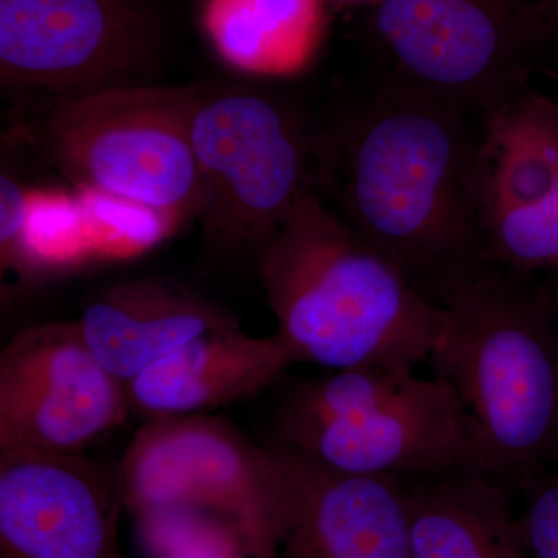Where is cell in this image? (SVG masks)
Masks as SVG:
<instances>
[{
  "instance_id": "1",
  "label": "cell",
  "mask_w": 558,
  "mask_h": 558,
  "mask_svg": "<svg viewBox=\"0 0 558 558\" xmlns=\"http://www.w3.org/2000/svg\"><path fill=\"white\" fill-rule=\"evenodd\" d=\"M472 110L381 73L317 123L315 189L429 301L486 259ZM478 116V113H476Z\"/></svg>"
},
{
  "instance_id": "2",
  "label": "cell",
  "mask_w": 558,
  "mask_h": 558,
  "mask_svg": "<svg viewBox=\"0 0 558 558\" xmlns=\"http://www.w3.org/2000/svg\"><path fill=\"white\" fill-rule=\"evenodd\" d=\"M433 303L439 323L427 366L472 421L476 472L515 492L557 461L558 275L519 274L486 258Z\"/></svg>"
},
{
  "instance_id": "3",
  "label": "cell",
  "mask_w": 558,
  "mask_h": 558,
  "mask_svg": "<svg viewBox=\"0 0 558 558\" xmlns=\"http://www.w3.org/2000/svg\"><path fill=\"white\" fill-rule=\"evenodd\" d=\"M277 333L328 371L427 365L439 307L307 191L255 260Z\"/></svg>"
},
{
  "instance_id": "4",
  "label": "cell",
  "mask_w": 558,
  "mask_h": 558,
  "mask_svg": "<svg viewBox=\"0 0 558 558\" xmlns=\"http://www.w3.org/2000/svg\"><path fill=\"white\" fill-rule=\"evenodd\" d=\"M270 442L352 475L476 472L475 428L461 400L417 371L349 368L293 381L271 417Z\"/></svg>"
},
{
  "instance_id": "5",
  "label": "cell",
  "mask_w": 558,
  "mask_h": 558,
  "mask_svg": "<svg viewBox=\"0 0 558 558\" xmlns=\"http://www.w3.org/2000/svg\"><path fill=\"white\" fill-rule=\"evenodd\" d=\"M315 140L317 123L274 92L197 87L191 119L201 186L196 220L216 258L255 266L315 189Z\"/></svg>"
},
{
  "instance_id": "6",
  "label": "cell",
  "mask_w": 558,
  "mask_h": 558,
  "mask_svg": "<svg viewBox=\"0 0 558 558\" xmlns=\"http://www.w3.org/2000/svg\"><path fill=\"white\" fill-rule=\"evenodd\" d=\"M196 97L197 86L135 84L51 102L39 108L36 143L76 189L137 202L180 229L199 211Z\"/></svg>"
},
{
  "instance_id": "7",
  "label": "cell",
  "mask_w": 558,
  "mask_h": 558,
  "mask_svg": "<svg viewBox=\"0 0 558 558\" xmlns=\"http://www.w3.org/2000/svg\"><path fill=\"white\" fill-rule=\"evenodd\" d=\"M124 508L140 519L215 517L240 532L253 556H279L274 476L266 447L209 414L146 421L119 476Z\"/></svg>"
},
{
  "instance_id": "8",
  "label": "cell",
  "mask_w": 558,
  "mask_h": 558,
  "mask_svg": "<svg viewBox=\"0 0 558 558\" xmlns=\"http://www.w3.org/2000/svg\"><path fill=\"white\" fill-rule=\"evenodd\" d=\"M157 39L142 0H0V81L38 108L145 84Z\"/></svg>"
},
{
  "instance_id": "9",
  "label": "cell",
  "mask_w": 558,
  "mask_h": 558,
  "mask_svg": "<svg viewBox=\"0 0 558 558\" xmlns=\"http://www.w3.org/2000/svg\"><path fill=\"white\" fill-rule=\"evenodd\" d=\"M373 32L384 75L478 116L532 72L510 0H379Z\"/></svg>"
},
{
  "instance_id": "10",
  "label": "cell",
  "mask_w": 558,
  "mask_h": 558,
  "mask_svg": "<svg viewBox=\"0 0 558 558\" xmlns=\"http://www.w3.org/2000/svg\"><path fill=\"white\" fill-rule=\"evenodd\" d=\"M130 413L76 322L22 329L0 354V451L83 454Z\"/></svg>"
},
{
  "instance_id": "11",
  "label": "cell",
  "mask_w": 558,
  "mask_h": 558,
  "mask_svg": "<svg viewBox=\"0 0 558 558\" xmlns=\"http://www.w3.org/2000/svg\"><path fill=\"white\" fill-rule=\"evenodd\" d=\"M266 451L279 557L411 558L405 481L337 472L275 442Z\"/></svg>"
},
{
  "instance_id": "12",
  "label": "cell",
  "mask_w": 558,
  "mask_h": 558,
  "mask_svg": "<svg viewBox=\"0 0 558 558\" xmlns=\"http://www.w3.org/2000/svg\"><path fill=\"white\" fill-rule=\"evenodd\" d=\"M123 508L83 454L0 451V558H123Z\"/></svg>"
},
{
  "instance_id": "13",
  "label": "cell",
  "mask_w": 558,
  "mask_h": 558,
  "mask_svg": "<svg viewBox=\"0 0 558 558\" xmlns=\"http://www.w3.org/2000/svg\"><path fill=\"white\" fill-rule=\"evenodd\" d=\"M296 365L277 332L255 337L241 326L189 341L126 385L131 413L145 421L207 414L256 398Z\"/></svg>"
},
{
  "instance_id": "14",
  "label": "cell",
  "mask_w": 558,
  "mask_h": 558,
  "mask_svg": "<svg viewBox=\"0 0 558 558\" xmlns=\"http://www.w3.org/2000/svg\"><path fill=\"white\" fill-rule=\"evenodd\" d=\"M78 323L92 354L124 385L189 341L234 328L229 311L163 278H132L95 293Z\"/></svg>"
},
{
  "instance_id": "15",
  "label": "cell",
  "mask_w": 558,
  "mask_h": 558,
  "mask_svg": "<svg viewBox=\"0 0 558 558\" xmlns=\"http://www.w3.org/2000/svg\"><path fill=\"white\" fill-rule=\"evenodd\" d=\"M403 481L411 558H529L506 484L475 470Z\"/></svg>"
},
{
  "instance_id": "16",
  "label": "cell",
  "mask_w": 558,
  "mask_h": 558,
  "mask_svg": "<svg viewBox=\"0 0 558 558\" xmlns=\"http://www.w3.org/2000/svg\"><path fill=\"white\" fill-rule=\"evenodd\" d=\"M558 185V101L521 84L481 116L475 189L481 233Z\"/></svg>"
},
{
  "instance_id": "17",
  "label": "cell",
  "mask_w": 558,
  "mask_h": 558,
  "mask_svg": "<svg viewBox=\"0 0 558 558\" xmlns=\"http://www.w3.org/2000/svg\"><path fill=\"white\" fill-rule=\"evenodd\" d=\"M94 258L78 197L22 186L0 175V270L3 289L24 288Z\"/></svg>"
},
{
  "instance_id": "18",
  "label": "cell",
  "mask_w": 558,
  "mask_h": 558,
  "mask_svg": "<svg viewBox=\"0 0 558 558\" xmlns=\"http://www.w3.org/2000/svg\"><path fill=\"white\" fill-rule=\"evenodd\" d=\"M325 0H205V31L230 68L288 76L311 61Z\"/></svg>"
},
{
  "instance_id": "19",
  "label": "cell",
  "mask_w": 558,
  "mask_h": 558,
  "mask_svg": "<svg viewBox=\"0 0 558 558\" xmlns=\"http://www.w3.org/2000/svg\"><path fill=\"white\" fill-rule=\"evenodd\" d=\"M488 259L524 275H558V185L531 207L512 209L483 226Z\"/></svg>"
},
{
  "instance_id": "20",
  "label": "cell",
  "mask_w": 558,
  "mask_h": 558,
  "mask_svg": "<svg viewBox=\"0 0 558 558\" xmlns=\"http://www.w3.org/2000/svg\"><path fill=\"white\" fill-rule=\"evenodd\" d=\"M95 259L130 258L159 244L178 227L156 209L112 194L76 189Z\"/></svg>"
},
{
  "instance_id": "21",
  "label": "cell",
  "mask_w": 558,
  "mask_h": 558,
  "mask_svg": "<svg viewBox=\"0 0 558 558\" xmlns=\"http://www.w3.org/2000/svg\"><path fill=\"white\" fill-rule=\"evenodd\" d=\"M529 558H558V472L550 468L526 476L515 490Z\"/></svg>"
},
{
  "instance_id": "22",
  "label": "cell",
  "mask_w": 558,
  "mask_h": 558,
  "mask_svg": "<svg viewBox=\"0 0 558 558\" xmlns=\"http://www.w3.org/2000/svg\"><path fill=\"white\" fill-rule=\"evenodd\" d=\"M526 39L532 69L545 68L558 78V0H510Z\"/></svg>"
},
{
  "instance_id": "23",
  "label": "cell",
  "mask_w": 558,
  "mask_h": 558,
  "mask_svg": "<svg viewBox=\"0 0 558 558\" xmlns=\"http://www.w3.org/2000/svg\"><path fill=\"white\" fill-rule=\"evenodd\" d=\"M330 2L337 3H377L379 0H330Z\"/></svg>"
},
{
  "instance_id": "24",
  "label": "cell",
  "mask_w": 558,
  "mask_h": 558,
  "mask_svg": "<svg viewBox=\"0 0 558 558\" xmlns=\"http://www.w3.org/2000/svg\"><path fill=\"white\" fill-rule=\"evenodd\" d=\"M245 558H281V557H279V556H277V557L247 556Z\"/></svg>"
},
{
  "instance_id": "25",
  "label": "cell",
  "mask_w": 558,
  "mask_h": 558,
  "mask_svg": "<svg viewBox=\"0 0 558 558\" xmlns=\"http://www.w3.org/2000/svg\"><path fill=\"white\" fill-rule=\"evenodd\" d=\"M557 459H558V454H557Z\"/></svg>"
}]
</instances>
